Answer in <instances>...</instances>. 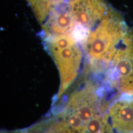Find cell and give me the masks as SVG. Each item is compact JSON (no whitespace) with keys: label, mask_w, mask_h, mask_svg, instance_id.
<instances>
[{"label":"cell","mask_w":133,"mask_h":133,"mask_svg":"<svg viewBox=\"0 0 133 133\" xmlns=\"http://www.w3.org/2000/svg\"><path fill=\"white\" fill-rule=\"evenodd\" d=\"M107 114L115 133H133V96L113 100Z\"/></svg>","instance_id":"obj_1"},{"label":"cell","mask_w":133,"mask_h":133,"mask_svg":"<svg viewBox=\"0 0 133 133\" xmlns=\"http://www.w3.org/2000/svg\"><path fill=\"white\" fill-rule=\"evenodd\" d=\"M38 131V128L37 129V128H36V129H33L31 130H27L26 132H24V131H22L21 132H16V133H37Z\"/></svg>","instance_id":"obj_2"}]
</instances>
